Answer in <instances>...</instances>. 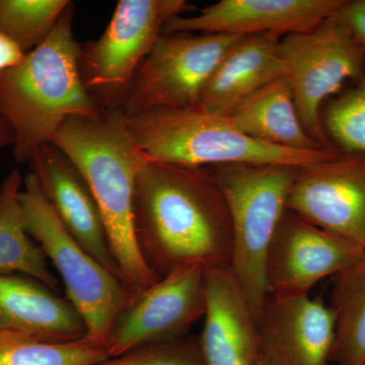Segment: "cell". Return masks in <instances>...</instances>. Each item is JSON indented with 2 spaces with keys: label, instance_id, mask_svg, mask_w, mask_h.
I'll return each instance as SVG.
<instances>
[{
  "label": "cell",
  "instance_id": "cell-1",
  "mask_svg": "<svg viewBox=\"0 0 365 365\" xmlns=\"http://www.w3.org/2000/svg\"><path fill=\"white\" fill-rule=\"evenodd\" d=\"M134 230L144 261L158 278L194 266L230 267L232 220L207 168L146 158L136 178Z\"/></svg>",
  "mask_w": 365,
  "mask_h": 365
},
{
  "label": "cell",
  "instance_id": "cell-2",
  "mask_svg": "<svg viewBox=\"0 0 365 365\" xmlns=\"http://www.w3.org/2000/svg\"><path fill=\"white\" fill-rule=\"evenodd\" d=\"M85 178L97 201L108 242L132 300L158 278L144 261L134 230L136 178L145 155L129 133L122 110L100 120L71 118L52 143Z\"/></svg>",
  "mask_w": 365,
  "mask_h": 365
},
{
  "label": "cell",
  "instance_id": "cell-3",
  "mask_svg": "<svg viewBox=\"0 0 365 365\" xmlns=\"http://www.w3.org/2000/svg\"><path fill=\"white\" fill-rule=\"evenodd\" d=\"M73 16L71 1L49 37L0 73V113L14 131L16 163L30 162L71 118L100 120L104 115L81 79Z\"/></svg>",
  "mask_w": 365,
  "mask_h": 365
},
{
  "label": "cell",
  "instance_id": "cell-4",
  "mask_svg": "<svg viewBox=\"0 0 365 365\" xmlns=\"http://www.w3.org/2000/svg\"><path fill=\"white\" fill-rule=\"evenodd\" d=\"M126 117L134 143L148 160L204 169L223 165H281L304 169L337 155L335 150H288L255 140L227 117L199 107L153 110Z\"/></svg>",
  "mask_w": 365,
  "mask_h": 365
},
{
  "label": "cell",
  "instance_id": "cell-5",
  "mask_svg": "<svg viewBox=\"0 0 365 365\" xmlns=\"http://www.w3.org/2000/svg\"><path fill=\"white\" fill-rule=\"evenodd\" d=\"M227 200L232 227L230 270L257 323L269 299L266 262L299 169L281 165L207 168Z\"/></svg>",
  "mask_w": 365,
  "mask_h": 365
},
{
  "label": "cell",
  "instance_id": "cell-6",
  "mask_svg": "<svg viewBox=\"0 0 365 365\" xmlns=\"http://www.w3.org/2000/svg\"><path fill=\"white\" fill-rule=\"evenodd\" d=\"M19 200L26 232L58 271L67 299L85 321L83 340L105 348L118 314L132 302L130 292L67 232L33 173L26 174Z\"/></svg>",
  "mask_w": 365,
  "mask_h": 365
},
{
  "label": "cell",
  "instance_id": "cell-7",
  "mask_svg": "<svg viewBox=\"0 0 365 365\" xmlns=\"http://www.w3.org/2000/svg\"><path fill=\"white\" fill-rule=\"evenodd\" d=\"M189 7L185 0H120L101 37L81 46V79L103 111L123 109L137 69L168 23Z\"/></svg>",
  "mask_w": 365,
  "mask_h": 365
},
{
  "label": "cell",
  "instance_id": "cell-8",
  "mask_svg": "<svg viewBox=\"0 0 365 365\" xmlns=\"http://www.w3.org/2000/svg\"><path fill=\"white\" fill-rule=\"evenodd\" d=\"M279 47L302 126L322 148L332 150L322 109L346 81L361 78L364 50L335 14L307 32L281 38Z\"/></svg>",
  "mask_w": 365,
  "mask_h": 365
},
{
  "label": "cell",
  "instance_id": "cell-9",
  "mask_svg": "<svg viewBox=\"0 0 365 365\" xmlns=\"http://www.w3.org/2000/svg\"><path fill=\"white\" fill-rule=\"evenodd\" d=\"M242 37L163 34L137 69L122 111L131 117L197 107L225 53Z\"/></svg>",
  "mask_w": 365,
  "mask_h": 365
},
{
  "label": "cell",
  "instance_id": "cell-10",
  "mask_svg": "<svg viewBox=\"0 0 365 365\" xmlns=\"http://www.w3.org/2000/svg\"><path fill=\"white\" fill-rule=\"evenodd\" d=\"M205 307L203 268L194 266L168 274L118 314L106 352L116 357L143 346L180 339L204 316Z\"/></svg>",
  "mask_w": 365,
  "mask_h": 365
},
{
  "label": "cell",
  "instance_id": "cell-11",
  "mask_svg": "<svg viewBox=\"0 0 365 365\" xmlns=\"http://www.w3.org/2000/svg\"><path fill=\"white\" fill-rule=\"evenodd\" d=\"M287 209L365 252V158L338 153L299 169Z\"/></svg>",
  "mask_w": 365,
  "mask_h": 365
},
{
  "label": "cell",
  "instance_id": "cell-12",
  "mask_svg": "<svg viewBox=\"0 0 365 365\" xmlns=\"http://www.w3.org/2000/svg\"><path fill=\"white\" fill-rule=\"evenodd\" d=\"M364 255L359 247L287 209L268 252L269 290L275 297L309 295L319 281L338 275Z\"/></svg>",
  "mask_w": 365,
  "mask_h": 365
},
{
  "label": "cell",
  "instance_id": "cell-13",
  "mask_svg": "<svg viewBox=\"0 0 365 365\" xmlns=\"http://www.w3.org/2000/svg\"><path fill=\"white\" fill-rule=\"evenodd\" d=\"M344 0H220L192 16H176L163 34L267 35L283 38L316 28Z\"/></svg>",
  "mask_w": 365,
  "mask_h": 365
},
{
  "label": "cell",
  "instance_id": "cell-14",
  "mask_svg": "<svg viewBox=\"0 0 365 365\" xmlns=\"http://www.w3.org/2000/svg\"><path fill=\"white\" fill-rule=\"evenodd\" d=\"M261 359L269 365H332L335 314L309 295L269 297L259 323Z\"/></svg>",
  "mask_w": 365,
  "mask_h": 365
},
{
  "label": "cell",
  "instance_id": "cell-15",
  "mask_svg": "<svg viewBox=\"0 0 365 365\" xmlns=\"http://www.w3.org/2000/svg\"><path fill=\"white\" fill-rule=\"evenodd\" d=\"M29 165L67 232L98 263L121 279L97 201L76 165L53 143L36 151Z\"/></svg>",
  "mask_w": 365,
  "mask_h": 365
},
{
  "label": "cell",
  "instance_id": "cell-16",
  "mask_svg": "<svg viewBox=\"0 0 365 365\" xmlns=\"http://www.w3.org/2000/svg\"><path fill=\"white\" fill-rule=\"evenodd\" d=\"M205 271L206 307L199 336L207 365H257L259 325L228 268Z\"/></svg>",
  "mask_w": 365,
  "mask_h": 365
},
{
  "label": "cell",
  "instance_id": "cell-17",
  "mask_svg": "<svg viewBox=\"0 0 365 365\" xmlns=\"http://www.w3.org/2000/svg\"><path fill=\"white\" fill-rule=\"evenodd\" d=\"M0 332L45 342H72L85 339L86 326L67 297L33 278L0 274Z\"/></svg>",
  "mask_w": 365,
  "mask_h": 365
},
{
  "label": "cell",
  "instance_id": "cell-18",
  "mask_svg": "<svg viewBox=\"0 0 365 365\" xmlns=\"http://www.w3.org/2000/svg\"><path fill=\"white\" fill-rule=\"evenodd\" d=\"M279 42L267 34L242 37L225 53L197 107L228 117L254 91L284 76Z\"/></svg>",
  "mask_w": 365,
  "mask_h": 365
},
{
  "label": "cell",
  "instance_id": "cell-19",
  "mask_svg": "<svg viewBox=\"0 0 365 365\" xmlns=\"http://www.w3.org/2000/svg\"><path fill=\"white\" fill-rule=\"evenodd\" d=\"M227 118L235 128L261 143L294 150H328L317 143L302 126L285 76L254 91Z\"/></svg>",
  "mask_w": 365,
  "mask_h": 365
},
{
  "label": "cell",
  "instance_id": "cell-20",
  "mask_svg": "<svg viewBox=\"0 0 365 365\" xmlns=\"http://www.w3.org/2000/svg\"><path fill=\"white\" fill-rule=\"evenodd\" d=\"M23 182L20 170H14L0 185V274H21L59 294L58 280L24 223L19 200Z\"/></svg>",
  "mask_w": 365,
  "mask_h": 365
},
{
  "label": "cell",
  "instance_id": "cell-21",
  "mask_svg": "<svg viewBox=\"0 0 365 365\" xmlns=\"http://www.w3.org/2000/svg\"><path fill=\"white\" fill-rule=\"evenodd\" d=\"M330 307L335 314L332 361L336 365L365 364V255L335 276Z\"/></svg>",
  "mask_w": 365,
  "mask_h": 365
},
{
  "label": "cell",
  "instance_id": "cell-22",
  "mask_svg": "<svg viewBox=\"0 0 365 365\" xmlns=\"http://www.w3.org/2000/svg\"><path fill=\"white\" fill-rule=\"evenodd\" d=\"M107 359L104 347L83 339L45 342L0 332V365H96Z\"/></svg>",
  "mask_w": 365,
  "mask_h": 365
},
{
  "label": "cell",
  "instance_id": "cell-23",
  "mask_svg": "<svg viewBox=\"0 0 365 365\" xmlns=\"http://www.w3.org/2000/svg\"><path fill=\"white\" fill-rule=\"evenodd\" d=\"M68 0H0V32L21 51L42 44L58 23Z\"/></svg>",
  "mask_w": 365,
  "mask_h": 365
},
{
  "label": "cell",
  "instance_id": "cell-24",
  "mask_svg": "<svg viewBox=\"0 0 365 365\" xmlns=\"http://www.w3.org/2000/svg\"><path fill=\"white\" fill-rule=\"evenodd\" d=\"M322 124L329 141L343 155L365 158V71L356 85L326 106Z\"/></svg>",
  "mask_w": 365,
  "mask_h": 365
},
{
  "label": "cell",
  "instance_id": "cell-25",
  "mask_svg": "<svg viewBox=\"0 0 365 365\" xmlns=\"http://www.w3.org/2000/svg\"><path fill=\"white\" fill-rule=\"evenodd\" d=\"M96 365H207L200 340L184 336L169 342L143 346Z\"/></svg>",
  "mask_w": 365,
  "mask_h": 365
},
{
  "label": "cell",
  "instance_id": "cell-26",
  "mask_svg": "<svg viewBox=\"0 0 365 365\" xmlns=\"http://www.w3.org/2000/svg\"><path fill=\"white\" fill-rule=\"evenodd\" d=\"M335 14L365 52V0H344Z\"/></svg>",
  "mask_w": 365,
  "mask_h": 365
},
{
  "label": "cell",
  "instance_id": "cell-27",
  "mask_svg": "<svg viewBox=\"0 0 365 365\" xmlns=\"http://www.w3.org/2000/svg\"><path fill=\"white\" fill-rule=\"evenodd\" d=\"M25 55L13 40L0 32V73L18 66Z\"/></svg>",
  "mask_w": 365,
  "mask_h": 365
},
{
  "label": "cell",
  "instance_id": "cell-28",
  "mask_svg": "<svg viewBox=\"0 0 365 365\" xmlns=\"http://www.w3.org/2000/svg\"><path fill=\"white\" fill-rule=\"evenodd\" d=\"M14 131L4 115L0 113V150L6 146H13Z\"/></svg>",
  "mask_w": 365,
  "mask_h": 365
},
{
  "label": "cell",
  "instance_id": "cell-29",
  "mask_svg": "<svg viewBox=\"0 0 365 365\" xmlns=\"http://www.w3.org/2000/svg\"><path fill=\"white\" fill-rule=\"evenodd\" d=\"M257 365H269V364H267V362L264 361L263 359H260V360H259L258 364H257Z\"/></svg>",
  "mask_w": 365,
  "mask_h": 365
},
{
  "label": "cell",
  "instance_id": "cell-30",
  "mask_svg": "<svg viewBox=\"0 0 365 365\" xmlns=\"http://www.w3.org/2000/svg\"><path fill=\"white\" fill-rule=\"evenodd\" d=\"M364 365H365V364Z\"/></svg>",
  "mask_w": 365,
  "mask_h": 365
}]
</instances>
